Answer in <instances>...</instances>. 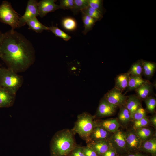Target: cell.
Here are the masks:
<instances>
[{
	"instance_id": "cell-1",
	"label": "cell",
	"mask_w": 156,
	"mask_h": 156,
	"mask_svg": "<svg viewBox=\"0 0 156 156\" xmlns=\"http://www.w3.org/2000/svg\"><path fill=\"white\" fill-rule=\"evenodd\" d=\"M0 58L8 68L16 72L22 71L34 62L35 50L31 42L24 36L11 29L3 33Z\"/></svg>"
},
{
	"instance_id": "cell-26",
	"label": "cell",
	"mask_w": 156,
	"mask_h": 156,
	"mask_svg": "<svg viewBox=\"0 0 156 156\" xmlns=\"http://www.w3.org/2000/svg\"><path fill=\"white\" fill-rule=\"evenodd\" d=\"M127 73L130 75L142 76L143 74L142 61H138L132 64Z\"/></svg>"
},
{
	"instance_id": "cell-28",
	"label": "cell",
	"mask_w": 156,
	"mask_h": 156,
	"mask_svg": "<svg viewBox=\"0 0 156 156\" xmlns=\"http://www.w3.org/2000/svg\"><path fill=\"white\" fill-rule=\"evenodd\" d=\"M62 23L64 28L68 31L74 30L77 27V23L75 20L71 17L64 18L62 21Z\"/></svg>"
},
{
	"instance_id": "cell-4",
	"label": "cell",
	"mask_w": 156,
	"mask_h": 156,
	"mask_svg": "<svg viewBox=\"0 0 156 156\" xmlns=\"http://www.w3.org/2000/svg\"><path fill=\"white\" fill-rule=\"evenodd\" d=\"M23 83L22 78L9 68L0 67V87L16 94Z\"/></svg>"
},
{
	"instance_id": "cell-25",
	"label": "cell",
	"mask_w": 156,
	"mask_h": 156,
	"mask_svg": "<svg viewBox=\"0 0 156 156\" xmlns=\"http://www.w3.org/2000/svg\"><path fill=\"white\" fill-rule=\"evenodd\" d=\"M82 13V18L84 27L83 33L86 34L92 28L96 20L90 16Z\"/></svg>"
},
{
	"instance_id": "cell-9",
	"label": "cell",
	"mask_w": 156,
	"mask_h": 156,
	"mask_svg": "<svg viewBox=\"0 0 156 156\" xmlns=\"http://www.w3.org/2000/svg\"><path fill=\"white\" fill-rule=\"evenodd\" d=\"M38 3L36 0L28 1L24 14L20 17L18 27L24 26L28 20L39 15Z\"/></svg>"
},
{
	"instance_id": "cell-16",
	"label": "cell",
	"mask_w": 156,
	"mask_h": 156,
	"mask_svg": "<svg viewBox=\"0 0 156 156\" xmlns=\"http://www.w3.org/2000/svg\"><path fill=\"white\" fill-rule=\"evenodd\" d=\"M141 101L136 95L128 96L125 105L130 112L131 120L135 112L138 108L142 106Z\"/></svg>"
},
{
	"instance_id": "cell-37",
	"label": "cell",
	"mask_w": 156,
	"mask_h": 156,
	"mask_svg": "<svg viewBox=\"0 0 156 156\" xmlns=\"http://www.w3.org/2000/svg\"><path fill=\"white\" fill-rule=\"evenodd\" d=\"M88 6L94 9L99 10L101 5L100 0H88Z\"/></svg>"
},
{
	"instance_id": "cell-30",
	"label": "cell",
	"mask_w": 156,
	"mask_h": 156,
	"mask_svg": "<svg viewBox=\"0 0 156 156\" xmlns=\"http://www.w3.org/2000/svg\"><path fill=\"white\" fill-rule=\"evenodd\" d=\"M147 110L149 113L153 114L156 106V99L155 98L149 96L144 99Z\"/></svg>"
},
{
	"instance_id": "cell-21",
	"label": "cell",
	"mask_w": 156,
	"mask_h": 156,
	"mask_svg": "<svg viewBox=\"0 0 156 156\" xmlns=\"http://www.w3.org/2000/svg\"><path fill=\"white\" fill-rule=\"evenodd\" d=\"M140 150L153 155L156 153V138L152 137L146 141H142Z\"/></svg>"
},
{
	"instance_id": "cell-23",
	"label": "cell",
	"mask_w": 156,
	"mask_h": 156,
	"mask_svg": "<svg viewBox=\"0 0 156 156\" xmlns=\"http://www.w3.org/2000/svg\"><path fill=\"white\" fill-rule=\"evenodd\" d=\"M135 130L142 141L147 140L153 137V131L151 128L145 127Z\"/></svg>"
},
{
	"instance_id": "cell-41",
	"label": "cell",
	"mask_w": 156,
	"mask_h": 156,
	"mask_svg": "<svg viewBox=\"0 0 156 156\" xmlns=\"http://www.w3.org/2000/svg\"><path fill=\"white\" fill-rule=\"evenodd\" d=\"M126 156H143L141 154L136 153H131L128 154Z\"/></svg>"
},
{
	"instance_id": "cell-19",
	"label": "cell",
	"mask_w": 156,
	"mask_h": 156,
	"mask_svg": "<svg viewBox=\"0 0 156 156\" xmlns=\"http://www.w3.org/2000/svg\"><path fill=\"white\" fill-rule=\"evenodd\" d=\"M149 81L142 78V76L130 75L127 91L135 90L143 84Z\"/></svg>"
},
{
	"instance_id": "cell-17",
	"label": "cell",
	"mask_w": 156,
	"mask_h": 156,
	"mask_svg": "<svg viewBox=\"0 0 156 156\" xmlns=\"http://www.w3.org/2000/svg\"><path fill=\"white\" fill-rule=\"evenodd\" d=\"M153 85L148 81L135 90L136 95L141 100H144L150 96L153 92Z\"/></svg>"
},
{
	"instance_id": "cell-15",
	"label": "cell",
	"mask_w": 156,
	"mask_h": 156,
	"mask_svg": "<svg viewBox=\"0 0 156 156\" xmlns=\"http://www.w3.org/2000/svg\"><path fill=\"white\" fill-rule=\"evenodd\" d=\"M96 125H99L112 133L118 131L120 125L117 119L110 118L104 120H95Z\"/></svg>"
},
{
	"instance_id": "cell-12",
	"label": "cell",
	"mask_w": 156,
	"mask_h": 156,
	"mask_svg": "<svg viewBox=\"0 0 156 156\" xmlns=\"http://www.w3.org/2000/svg\"><path fill=\"white\" fill-rule=\"evenodd\" d=\"M112 134L103 127L96 124L87 143L94 141L108 140Z\"/></svg>"
},
{
	"instance_id": "cell-5",
	"label": "cell",
	"mask_w": 156,
	"mask_h": 156,
	"mask_svg": "<svg viewBox=\"0 0 156 156\" xmlns=\"http://www.w3.org/2000/svg\"><path fill=\"white\" fill-rule=\"evenodd\" d=\"M20 17L8 1H2L0 5V21L9 25L11 29L18 27Z\"/></svg>"
},
{
	"instance_id": "cell-6",
	"label": "cell",
	"mask_w": 156,
	"mask_h": 156,
	"mask_svg": "<svg viewBox=\"0 0 156 156\" xmlns=\"http://www.w3.org/2000/svg\"><path fill=\"white\" fill-rule=\"evenodd\" d=\"M111 146L117 154L123 155L127 153L125 131L118 129L112 133L109 139Z\"/></svg>"
},
{
	"instance_id": "cell-13",
	"label": "cell",
	"mask_w": 156,
	"mask_h": 156,
	"mask_svg": "<svg viewBox=\"0 0 156 156\" xmlns=\"http://www.w3.org/2000/svg\"><path fill=\"white\" fill-rule=\"evenodd\" d=\"M15 95L7 89L0 87V108L12 106L14 102Z\"/></svg>"
},
{
	"instance_id": "cell-36",
	"label": "cell",
	"mask_w": 156,
	"mask_h": 156,
	"mask_svg": "<svg viewBox=\"0 0 156 156\" xmlns=\"http://www.w3.org/2000/svg\"><path fill=\"white\" fill-rule=\"evenodd\" d=\"M82 147L86 156H99L94 150L88 146H86Z\"/></svg>"
},
{
	"instance_id": "cell-8",
	"label": "cell",
	"mask_w": 156,
	"mask_h": 156,
	"mask_svg": "<svg viewBox=\"0 0 156 156\" xmlns=\"http://www.w3.org/2000/svg\"><path fill=\"white\" fill-rule=\"evenodd\" d=\"M118 107L102 98L99 101L94 117L101 118L112 116L116 112Z\"/></svg>"
},
{
	"instance_id": "cell-29",
	"label": "cell",
	"mask_w": 156,
	"mask_h": 156,
	"mask_svg": "<svg viewBox=\"0 0 156 156\" xmlns=\"http://www.w3.org/2000/svg\"><path fill=\"white\" fill-rule=\"evenodd\" d=\"M81 12L96 20H99L101 17V12L99 10L92 8L89 6L81 11Z\"/></svg>"
},
{
	"instance_id": "cell-27",
	"label": "cell",
	"mask_w": 156,
	"mask_h": 156,
	"mask_svg": "<svg viewBox=\"0 0 156 156\" xmlns=\"http://www.w3.org/2000/svg\"><path fill=\"white\" fill-rule=\"evenodd\" d=\"M48 30L51 31L56 36L60 37L65 41H68L71 37L59 28L57 27L52 26L48 27Z\"/></svg>"
},
{
	"instance_id": "cell-24",
	"label": "cell",
	"mask_w": 156,
	"mask_h": 156,
	"mask_svg": "<svg viewBox=\"0 0 156 156\" xmlns=\"http://www.w3.org/2000/svg\"><path fill=\"white\" fill-rule=\"evenodd\" d=\"M143 74L148 78L151 77L156 69L155 64L149 62L142 61Z\"/></svg>"
},
{
	"instance_id": "cell-33",
	"label": "cell",
	"mask_w": 156,
	"mask_h": 156,
	"mask_svg": "<svg viewBox=\"0 0 156 156\" xmlns=\"http://www.w3.org/2000/svg\"><path fill=\"white\" fill-rule=\"evenodd\" d=\"M146 112L142 107H140L135 112L132 118L133 121L141 119L146 116Z\"/></svg>"
},
{
	"instance_id": "cell-7",
	"label": "cell",
	"mask_w": 156,
	"mask_h": 156,
	"mask_svg": "<svg viewBox=\"0 0 156 156\" xmlns=\"http://www.w3.org/2000/svg\"><path fill=\"white\" fill-rule=\"evenodd\" d=\"M103 98L109 103L120 108L125 105L128 96H125L114 87L105 94Z\"/></svg>"
},
{
	"instance_id": "cell-11",
	"label": "cell",
	"mask_w": 156,
	"mask_h": 156,
	"mask_svg": "<svg viewBox=\"0 0 156 156\" xmlns=\"http://www.w3.org/2000/svg\"><path fill=\"white\" fill-rule=\"evenodd\" d=\"M54 0H42L38 3L39 15L43 17L48 13L60 9L59 5L55 3Z\"/></svg>"
},
{
	"instance_id": "cell-38",
	"label": "cell",
	"mask_w": 156,
	"mask_h": 156,
	"mask_svg": "<svg viewBox=\"0 0 156 156\" xmlns=\"http://www.w3.org/2000/svg\"><path fill=\"white\" fill-rule=\"evenodd\" d=\"M117 154L115 150L111 147L101 156H117Z\"/></svg>"
},
{
	"instance_id": "cell-3",
	"label": "cell",
	"mask_w": 156,
	"mask_h": 156,
	"mask_svg": "<svg viewBox=\"0 0 156 156\" xmlns=\"http://www.w3.org/2000/svg\"><path fill=\"white\" fill-rule=\"evenodd\" d=\"M94 118V116L86 112L78 115L72 131L74 134H78L87 143L96 125Z\"/></svg>"
},
{
	"instance_id": "cell-20",
	"label": "cell",
	"mask_w": 156,
	"mask_h": 156,
	"mask_svg": "<svg viewBox=\"0 0 156 156\" xmlns=\"http://www.w3.org/2000/svg\"><path fill=\"white\" fill-rule=\"evenodd\" d=\"M117 120L120 125L124 126H127L131 120L130 112L125 105L120 108Z\"/></svg>"
},
{
	"instance_id": "cell-2",
	"label": "cell",
	"mask_w": 156,
	"mask_h": 156,
	"mask_svg": "<svg viewBox=\"0 0 156 156\" xmlns=\"http://www.w3.org/2000/svg\"><path fill=\"white\" fill-rule=\"evenodd\" d=\"M71 129H64L57 131L50 144V156H68L77 145Z\"/></svg>"
},
{
	"instance_id": "cell-34",
	"label": "cell",
	"mask_w": 156,
	"mask_h": 156,
	"mask_svg": "<svg viewBox=\"0 0 156 156\" xmlns=\"http://www.w3.org/2000/svg\"><path fill=\"white\" fill-rule=\"evenodd\" d=\"M74 4V0H61L60 1V9L72 10Z\"/></svg>"
},
{
	"instance_id": "cell-32",
	"label": "cell",
	"mask_w": 156,
	"mask_h": 156,
	"mask_svg": "<svg viewBox=\"0 0 156 156\" xmlns=\"http://www.w3.org/2000/svg\"><path fill=\"white\" fill-rule=\"evenodd\" d=\"M133 129L134 130L146 127L150 122L149 118L146 116L140 120L133 121Z\"/></svg>"
},
{
	"instance_id": "cell-35",
	"label": "cell",
	"mask_w": 156,
	"mask_h": 156,
	"mask_svg": "<svg viewBox=\"0 0 156 156\" xmlns=\"http://www.w3.org/2000/svg\"><path fill=\"white\" fill-rule=\"evenodd\" d=\"M68 156H86L83 149L82 146L77 145Z\"/></svg>"
},
{
	"instance_id": "cell-10",
	"label": "cell",
	"mask_w": 156,
	"mask_h": 156,
	"mask_svg": "<svg viewBox=\"0 0 156 156\" xmlns=\"http://www.w3.org/2000/svg\"><path fill=\"white\" fill-rule=\"evenodd\" d=\"M126 147L127 152L140 150L142 141L133 129L125 131Z\"/></svg>"
},
{
	"instance_id": "cell-39",
	"label": "cell",
	"mask_w": 156,
	"mask_h": 156,
	"mask_svg": "<svg viewBox=\"0 0 156 156\" xmlns=\"http://www.w3.org/2000/svg\"><path fill=\"white\" fill-rule=\"evenodd\" d=\"M150 122L151 123L153 126L156 128V116L155 115L149 119Z\"/></svg>"
},
{
	"instance_id": "cell-31",
	"label": "cell",
	"mask_w": 156,
	"mask_h": 156,
	"mask_svg": "<svg viewBox=\"0 0 156 156\" xmlns=\"http://www.w3.org/2000/svg\"><path fill=\"white\" fill-rule=\"evenodd\" d=\"M88 6V0H74V6L72 10L75 12L81 11Z\"/></svg>"
},
{
	"instance_id": "cell-40",
	"label": "cell",
	"mask_w": 156,
	"mask_h": 156,
	"mask_svg": "<svg viewBox=\"0 0 156 156\" xmlns=\"http://www.w3.org/2000/svg\"><path fill=\"white\" fill-rule=\"evenodd\" d=\"M3 33L0 31V48L3 38Z\"/></svg>"
},
{
	"instance_id": "cell-14",
	"label": "cell",
	"mask_w": 156,
	"mask_h": 156,
	"mask_svg": "<svg viewBox=\"0 0 156 156\" xmlns=\"http://www.w3.org/2000/svg\"><path fill=\"white\" fill-rule=\"evenodd\" d=\"M86 143L87 146L94 150L99 156L112 147L109 140L92 141Z\"/></svg>"
},
{
	"instance_id": "cell-18",
	"label": "cell",
	"mask_w": 156,
	"mask_h": 156,
	"mask_svg": "<svg viewBox=\"0 0 156 156\" xmlns=\"http://www.w3.org/2000/svg\"><path fill=\"white\" fill-rule=\"evenodd\" d=\"M129 78L130 75L127 72L117 75L115 78L114 87L122 92L128 86Z\"/></svg>"
},
{
	"instance_id": "cell-22",
	"label": "cell",
	"mask_w": 156,
	"mask_h": 156,
	"mask_svg": "<svg viewBox=\"0 0 156 156\" xmlns=\"http://www.w3.org/2000/svg\"><path fill=\"white\" fill-rule=\"evenodd\" d=\"M29 29L38 33H40L44 30H48L47 27L42 24L37 19L36 17L28 20L26 23Z\"/></svg>"
}]
</instances>
